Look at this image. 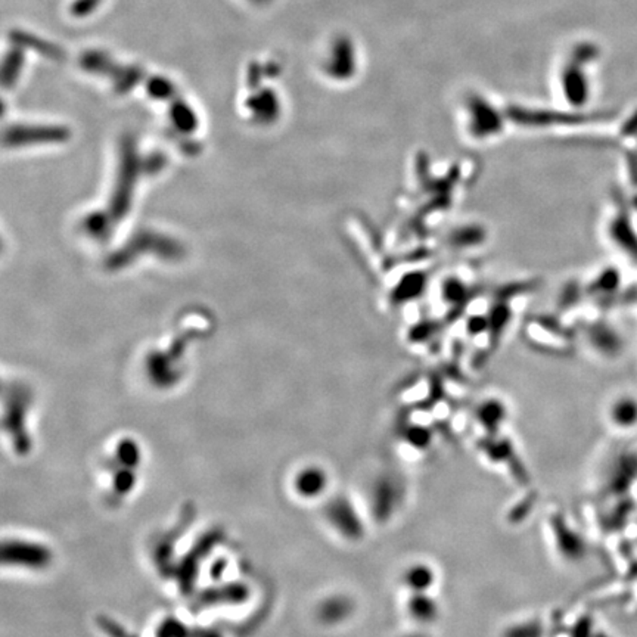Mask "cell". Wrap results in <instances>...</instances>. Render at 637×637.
Here are the masks:
<instances>
[{"label":"cell","mask_w":637,"mask_h":637,"mask_svg":"<svg viewBox=\"0 0 637 637\" xmlns=\"http://www.w3.org/2000/svg\"><path fill=\"white\" fill-rule=\"evenodd\" d=\"M9 40L12 45L20 46L26 50H33L39 55L45 56V58L53 60V61H62L65 58V52L61 46L55 45L49 40L42 39L39 35H34L24 30H12L9 33Z\"/></svg>","instance_id":"cell-5"},{"label":"cell","mask_w":637,"mask_h":637,"mask_svg":"<svg viewBox=\"0 0 637 637\" xmlns=\"http://www.w3.org/2000/svg\"><path fill=\"white\" fill-rule=\"evenodd\" d=\"M328 474L322 467H309L299 477V492L306 497H318L328 489Z\"/></svg>","instance_id":"cell-10"},{"label":"cell","mask_w":637,"mask_h":637,"mask_svg":"<svg viewBox=\"0 0 637 637\" xmlns=\"http://www.w3.org/2000/svg\"><path fill=\"white\" fill-rule=\"evenodd\" d=\"M404 611L409 620L415 626H433L441 616V604L433 594V592L409 593L404 604Z\"/></svg>","instance_id":"cell-1"},{"label":"cell","mask_w":637,"mask_h":637,"mask_svg":"<svg viewBox=\"0 0 637 637\" xmlns=\"http://www.w3.org/2000/svg\"><path fill=\"white\" fill-rule=\"evenodd\" d=\"M102 2L104 0H72V4L70 5V13L74 18L83 20V18H87L92 13H95L98 8L102 5Z\"/></svg>","instance_id":"cell-13"},{"label":"cell","mask_w":637,"mask_h":637,"mask_svg":"<svg viewBox=\"0 0 637 637\" xmlns=\"http://www.w3.org/2000/svg\"><path fill=\"white\" fill-rule=\"evenodd\" d=\"M325 70L336 80H345L353 76L355 70V56L351 42L345 37H340L333 42Z\"/></svg>","instance_id":"cell-4"},{"label":"cell","mask_w":637,"mask_h":637,"mask_svg":"<svg viewBox=\"0 0 637 637\" xmlns=\"http://www.w3.org/2000/svg\"><path fill=\"white\" fill-rule=\"evenodd\" d=\"M79 62L86 72L104 77H111L118 65V62L112 58V55L102 49H89L83 52Z\"/></svg>","instance_id":"cell-6"},{"label":"cell","mask_w":637,"mask_h":637,"mask_svg":"<svg viewBox=\"0 0 637 637\" xmlns=\"http://www.w3.org/2000/svg\"><path fill=\"white\" fill-rule=\"evenodd\" d=\"M611 422L618 428H630L637 423V401L631 397L616 399L609 407Z\"/></svg>","instance_id":"cell-9"},{"label":"cell","mask_w":637,"mask_h":637,"mask_svg":"<svg viewBox=\"0 0 637 637\" xmlns=\"http://www.w3.org/2000/svg\"><path fill=\"white\" fill-rule=\"evenodd\" d=\"M253 5L255 6H267L269 4H272V0H248Z\"/></svg>","instance_id":"cell-14"},{"label":"cell","mask_w":637,"mask_h":637,"mask_svg":"<svg viewBox=\"0 0 637 637\" xmlns=\"http://www.w3.org/2000/svg\"><path fill=\"white\" fill-rule=\"evenodd\" d=\"M401 587L409 593H429L434 592L438 585L437 568L425 560L410 562L400 575Z\"/></svg>","instance_id":"cell-2"},{"label":"cell","mask_w":637,"mask_h":637,"mask_svg":"<svg viewBox=\"0 0 637 637\" xmlns=\"http://www.w3.org/2000/svg\"><path fill=\"white\" fill-rule=\"evenodd\" d=\"M145 77V70L136 64H120L109 77L114 89L120 93H126L135 89Z\"/></svg>","instance_id":"cell-8"},{"label":"cell","mask_w":637,"mask_h":637,"mask_svg":"<svg viewBox=\"0 0 637 637\" xmlns=\"http://www.w3.org/2000/svg\"><path fill=\"white\" fill-rule=\"evenodd\" d=\"M148 92L151 93V96H154L157 99H167V98L173 96L175 86L168 79H165L162 76H155V77L149 79Z\"/></svg>","instance_id":"cell-11"},{"label":"cell","mask_w":637,"mask_h":637,"mask_svg":"<svg viewBox=\"0 0 637 637\" xmlns=\"http://www.w3.org/2000/svg\"><path fill=\"white\" fill-rule=\"evenodd\" d=\"M26 65V49L12 45L5 53L2 62V83L5 87H13L21 77Z\"/></svg>","instance_id":"cell-7"},{"label":"cell","mask_w":637,"mask_h":637,"mask_svg":"<svg viewBox=\"0 0 637 637\" xmlns=\"http://www.w3.org/2000/svg\"><path fill=\"white\" fill-rule=\"evenodd\" d=\"M467 108H470V132L475 138L485 139L500 132L502 120L492 105L482 99H472Z\"/></svg>","instance_id":"cell-3"},{"label":"cell","mask_w":637,"mask_h":637,"mask_svg":"<svg viewBox=\"0 0 637 637\" xmlns=\"http://www.w3.org/2000/svg\"><path fill=\"white\" fill-rule=\"evenodd\" d=\"M251 105L258 112H266L267 116H273L277 111V99L275 96V92L267 89L261 90L257 96L253 98Z\"/></svg>","instance_id":"cell-12"}]
</instances>
